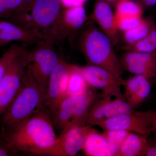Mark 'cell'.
Here are the masks:
<instances>
[{
    "mask_svg": "<svg viewBox=\"0 0 156 156\" xmlns=\"http://www.w3.org/2000/svg\"><path fill=\"white\" fill-rule=\"evenodd\" d=\"M46 37L34 30L28 29L5 20L0 19V44L3 47L12 42L26 45H35Z\"/></svg>",
    "mask_w": 156,
    "mask_h": 156,
    "instance_id": "cell-13",
    "label": "cell"
},
{
    "mask_svg": "<svg viewBox=\"0 0 156 156\" xmlns=\"http://www.w3.org/2000/svg\"><path fill=\"white\" fill-rule=\"evenodd\" d=\"M130 132L117 130L103 131L104 136L107 141L113 156H115L123 141Z\"/></svg>",
    "mask_w": 156,
    "mask_h": 156,
    "instance_id": "cell-26",
    "label": "cell"
},
{
    "mask_svg": "<svg viewBox=\"0 0 156 156\" xmlns=\"http://www.w3.org/2000/svg\"><path fill=\"white\" fill-rule=\"evenodd\" d=\"M83 126L73 125L65 128L57 137L48 156H76L83 151L85 142Z\"/></svg>",
    "mask_w": 156,
    "mask_h": 156,
    "instance_id": "cell-11",
    "label": "cell"
},
{
    "mask_svg": "<svg viewBox=\"0 0 156 156\" xmlns=\"http://www.w3.org/2000/svg\"><path fill=\"white\" fill-rule=\"evenodd\" d=\"M88 0H61L62 5L66 8L84 6Z\"/></svg>",
    "mask_w": 156,
    "mask_h": 156,
    "instance_id": "cell-30",
    "label": "cell"
},
{
    "mask_svg": "<svg viewBox=\"0 0 156 156\" xmlns=\"http://www.w3.org/2000/svg\"><path fill=\"white\" fill-rule=\"evenodd\" d=\"M122 49L125 52H156V26L145 37L134 44L125 45Z\"/></svg>",
    "mask_w": 156,
    "mask_h": 156,
    "instance_id": "cell-22",
    "label": "cell"
},
{
    "mask_svg": "<svg viewBox=\"0 0 156 156\" xmlns=\"http://www.w3.org/2000/svg\"><path fill=\"white\" fill-rule=\"evenodd\" d=\"M112 98L101 97L93 102L88 112L86 125L93 127L111 118L135 112L126 101Z\"/></svg>",
    "mask_w": 156,
    "mask_h": 156,
    "instance_id": "cell-9",
    "label": "cell"
},
{
    "mask_svg": "<svg viewBox=\"0 0 156 156\" xmlns=\"http://www.w3.org/2000/svg\"><path fill=\"white\" fill-rule=\"evenodd\" d=\"M80 67L89 87L101 90L102 97L111 96L126 101L121 88L125 80L108 70L93 65L87 64Z\"/></svg>",
    "mask_w": 156,
    "mask_h": 156,
    "instance_id": "cell-8",
    "label": "cell"
},
{
    "mask_svg": "<svg viewBox=\"0 0 156 156\" xmlns=\"http://www.w3.org/2000/svg\"><path fill=\"white\" fill-rule=\"evenodd\" d=\"M27 8L26 0H0V19H6Z\"/></svg>",
    "mask_w": 156,
    "mask_h": 156,
    "instance_id": "cell-25",
    "label": "cell"
},
{
    "mask_svg": "<svg viewBox=\"0 0 156 156\" xmlns=\"http://www.w3.org/2000/svg\"><path fill=\"white\" fill-rule=\"evenodd\" d=\"M104 1H105L107 2L109 4H110L112 8H114V7H115L117 3H118L120 0H104Z\"/></svg>",
    "mask_w": 156,
    "mask_h": 156,
    "instance_id": "cell-33",
    "label": "cell"
},
{
    "mask_svg": "<svg viewBox=\"0 0 156 156\" xmlns=\"http://www.w3.org/2000/svg\"><path fill=\"white\" fill-rule=\"evenodd\" d=\"M44 109H48L46 95L36 83L27 65L19 92L0 118L2 131L17 127Z\"/></svg>",
    "mask_w": 156,
    "mask_h": 156,
    "instance_id": "cell-2",
    "label": "cell"
},
{
    "mask_svg": "<svg viewBox=\"0 0 156 156\" xmlns=\"http://www.w3.org/2000/svg\"><path fill=\"white\" fill-rule=\"evenodd\" d=\"M27 46L22 44H12L0 57V83L14 58L26 49Z\"/></svg>",
    "mask_w": 156,
    "mask_h": 156,
    "instance_id": "cell-23",
    "label": "cell"
},
{
    "mask_svg": "<svg viewBox=\"0 0 156 156\" xmlns=\"http://www.w3.org/2000/svg\"><path fill=\"white\" fill-rule=\"evenodd\" d=\"M83 26L79 34L78 48L87 64L103 68L123 79V69L115 52L113 43L98 27Z\"/></svg>",
    "mask_w": 156,
    "mask_h": 156,
    "instance_id": "cell-3",
    "label": "cell"
},
{
    "mask_svg": "<svg viewBox=\"0 0 156 156\" xmlns=\"http://www.w3.org/2000/svg\"><path fill=\"white\" fill-rule=\"evenodd\" d=\"M17 155L9 146L4 134L0 132V156Z\"/></svg>",
    "mask_w": 156,
    "mask_h": 156,
    "instance_id": "cell-29",
    "label": "cell"
},
{
    "mask_svg": "<svg viewBox=\"0 0 156 156\" xmlns=\"http://www.w3.org/2000/svg\"><path fill=\"white\" fill-rule=\"evenodd\" d=\"M85 142L83 151L87 156H113L103 134L92 127L83 126Z\"/></svg>",
    "mask_w": 156,
    "mask_h": 156,
    "instance_id": "cell-18",
    "label": "cell"
},
{
    "mask_svg": "<svg viewBox=\"0 0 156 156\" xmlns=\"http://www.w3.org/2000/svg\"><path fill=\"white\" fill-rule=\"evenodd\" d=\"M70 67L71 64L61 58L50 76L46 94L47 108L50 115L66 97Z\"/></svg>",
    "mask_w": 156,
    "mask_h": 156,
    "instance_id": "cell-10",
    "label": "cell"
},
{
    "mask_svg": "<svg viewBox=\"0 0 156 156\" xmlns=\"http://www.w3.org/2000/svg\"></svg>",
    "mask_w": 156,
    "mask_h": 156,
    "instance_id": "cell-35",
    "label": "cell"
},
{
    "mask_svg": "<svg viewBox=\"0 0 156 156\" xmlns=\"http://www.w3.org/2000/svg\"><path fill=\"white\" fill-rule=\"evenodd\" d=\"M154 26L152 20L142 18L139 25L122 33L123 40L125 45L134 44L145 37L151 32Z\"/></svg>",
    "mask_w": 156,
    "mask_h": 156,
    "instance_id": "cell-21",
    "label": "cell"
},
{
    "mask_svg": "<svg viewBox=\"0 0 156 156\" xmlns=\"http://www.w3.org/2000/svg\"><path fill=\"white\" fill-rule=\"evenodd\" d=\"M143 8H151L156 5V0H137Z\"/></svg>",
    "mask_w": 156,
    "mask_h": 156,
    "instance_id": "cell-32",
    "label": "cell"
},
{
    "mask_svg": "<svg viewBox=\"0 0 156 156\" xmlns=\"http://www.w3.org/2000/svg\"><path fill=\"white\" fill-rule=\"evenodd\" d=\"M148 123L151 132L154 134L153 140L156 142V109H149L145 112L137 111Z\"/></svg>",
    "mask_w": 156,
    "mask_h": 156,
    "instance_id": "cell-28",
    "label": "cell"
},
{
    "mask_svg": "<svg viewBox=\"0 0 156 156\" xmlns=\"http://www.w3.org/2000/svg\"><path fill=\"white\" fill-rule=\"evenodd\" d=\"M145 156H156V142L149 140L148 144L146 150Z\"/></svg>",
    "mask_w": 156,
    "mask_h": 156,
    "instance_id": "cell-31",
    "label": "cell"
},
{
    "mask_svg": "<svg viewBox=\"0 0 156 156\" xmlns=\"http://www.w3.org/2000/svg\"><path fill=\"white\" fill-rule=\"evenodd\" d=\"M90 89L87 80L80 69V66L71 64L66 96L83 95Z\"/></svg>",
    "mask_w": 156,
    "mask_h": 156,
    "instance_id": "cell-20",
    "label": "cell"
},
{
    "mask_svg": "<svg viewBox=\"0 0 156 156\" xmlns=\"http://www.w3.org/2000/svg\"><path fill=\"white\" fill-rule=\"evenodd\" d=\"M2 47H3V46H2V45L0 44V49H1V48H2Z\"/></svg>",
    "mask_w": 156,
    "mask_h": 156,
    "instance_id": "cell-34",
    "label": "cell"
},
{
    "mask_svg": "<svg viewBox=\"0 0 156 156\" xmlns=\"http://www.w3.org/2000/svg\"><path fill=\"white\" fill-rule=\"evenodd\" d=\"M17 154L48 156L57 136L48 109H44L15 128L1 131Z\"/></svg>",
    "mask_w": 156,
    "mask_h": 156,
    "instance_id": "cell-1",
    "label": "cell"
},
{
    "mask_svg": "<svg viewBox=\"0 0 156 156\" xmlns=\"http://www.w3.org/2000/svg\"><path fill=\"white\" fill-rule=\"evenodd\" d=\"M102 97L94 91L79 96H66L51 115L54 127L60 132L73 125H86L88 112L93 102Z\"/></svg>",
    "mask_w": 156,
    "mask_h": 156,
    "instance_id": "cell-5",
    "label": "cell"
},
{
    "mask_svg": "<svg viewBox=\"0 0 156 156\" xmlns=\"http://www.w3.org/2000/svg\"><path fill=\"white\" fill-rule=\"evenodd\" d=\"M103 130H117L140 134H149L151 131L146 120L135 111L105 120L98 126Z\"/></svg>",
    "mask_w": 156,
    "mask_h": 156,
    "instance_id": "cell-14",
    "label": "cell"
},
{
    "mask_svg": "<svg viewBox=\"0 0 156 156\" xmlns=\"http://www.w3.org/2000/svg\"><path fill=\"white\" fill-rule=\"evenodd\" d=\"M88 17L84 6L62 10L61 26L64 39L73 41L87 22Z\"/></svg>",
    "mask_w": 156,
    "mask_h": 156,
    "instance_id": "cell-17",
    "label": "cell"
},
{
    "mask_svg": "<svg viewBox=\"0 0 156 156\" xmlns=\"http://www.w3.org/2000/svg\"><path fill=\"white\" fill-rule=\"evenodd\" d=\"M54 43L49 39L43 40L31 50H27L28 66L38 87L45 94L49 79L61 58L55 51Z\"/></svg>",
    "mask_w": 156,
    "mask_h": 156,
    "instance_id": "cell-6",
    "label": "cell"
},
{
    "mask_svg": "<svg viewBox=\"0 0 156 156\" xmlns=\"http://www.w3.org/2000/svg\"><path fill=\"white\" fill-rule=\"evenodd\" d=\"M115 8V16L142 17L143 8L137 1L120 0Z\"/></svg>",
    "mask_w": 156,
    "mask_h": 156,
    "instance_id": "cell-24",
    "label": "cell"
},
{
    "mask_svg": "<svg viewBox=\"0 0 156 156\" xmlns=\"http://www.w3.org/2000/svg\"><path fill=\"white\" fill-rule=\"evenodd\" d=\"M90 19L111 40L115 46L119 42V30L112 7L104 0H96Z\"/></svg>",
    "mask_w": 156,
    "mask_h": 156,
    "instance_id": "cell-15",
    "label": "cell"
},
{
    "mask_svg": "<svg viewBox=\"0 0 156 156\" xmlns=\"http://www.w3.org/2000/svg\"><path fill=\"white\" fill-rule=\"evenodd\" d=\"M117 28L119 31H126L139 25L142 17L115 16Z\"/></svg>",
    "mask_w": 156,
    "mask_h": 156,
    "instance_id": "cell-27",
    "label": "cell"
},
{
    "mask_svg": "<svg viewBox=\"0 0 156 156\" xmlns=\"http://www.w3.org/2000/svg\"><path fill=\"white\" fill-rule=\"evenodd\" d=\"M61 0H33L29 11L34 30L54 43L64 40L61 26Z\"/></svg>",
    "mask_w": 156,
    "mask_h": 156,
    "instance_id": "cell-4",
    "label": "cell"
},
{
    "mask_svg": "<svg viewBox=\"0 0 156 156\" xmlns=\"http://www.w3.org/2000/svg\"><path fill=\"white\" fill-rule=\"evenodd\" d=\"M27 50L14 58L0 83V118L12 103L22 85L28 65Z\"/></svg>",
    "mask_w": 156,
    "mask_h": 156,
    "instance_id": "cell-7",
    "label": "cell"
},
{
    "mask_svg": "<svg viewBox=\"0 0 156 156\" xmlns=\"http://www.w3.org/2000/svg\"><path fill=\"white\" fill-rule=\"evenodd\" d=\"M123 87L126 101L134 110L149 97L151 90L149 79L141 75L131 76L125 80Z\"/></svg>",
    "mask_w": 156,
    "mask_h": 156,
    "instance_id": "cell-16",
    "label": "cell"
},
{
    "mask_svg": "<svg viewBox=\"0 0 156 156\" xmlns=\"http://www.w3.org/2000/svg\"><path fill=\"white\" fill-rule=\"evenodd\" d=\"M119 60L123 70L149 80L156 79V52H125Z\"/></svg>",
    "mask_w": 156,
    "mask_h": 156,
    "instance_id": "cell-12",
    "label": "cell"
},
{
    "mask_svg": "<svg viewBox=\"0 0 156 156\" xmlns=\"http://www.w3.org/2000/svg\"><path fill=\"white\" fill-rule=\"evenodd\" d=\"M148 135L130 132L123 141L115 156H145L148 144Z\"/></svg>",
    "mask_w": 156,
    "mask_h": 156,
    "instance_id": "cell-19",
    "label": "cell"
}]
</instances>
